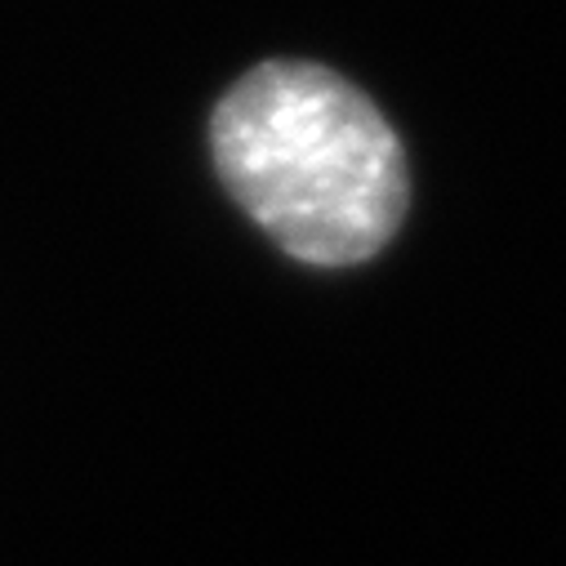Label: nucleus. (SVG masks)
I'll return each instance as SVG.
<instances>
[{
	"label": "nucleus",
	"mask_w": 566,
	"mask_h": 566,
	"mask_svg": "<svg viewBox=\"0 0 566 566\" xmlns=\"http://www.w3.org/2000/svg\"><path fill=\"white\" fill-rule=\"evenodd\" d=\"M210 148L237 206L300 263H361L406 214L392 125L357 85L317 63L245 72L214 107Z\"/></svg>",
	"instance_id": "f257e3e1"
}]
</instances>
